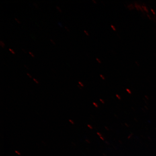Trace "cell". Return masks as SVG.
I'll return each mask as SVG.
<instances>
[{
  "label": "cell",
  "mask_w": 156,
  "mask_h": 156,
  "mask_svg": "<svg viewBox=\"0 0 156 156\" xmlns=\"http://www.w3.org/2000/svg\"><path fill=\"white\" fill-rule=\"evenodd\" d=\"M0 45H1V47L2 48H5V43L4 42L2 41H0Z\"/></svg>",
  "instance_id": "obj_1"
},
{
  "label": "cell",
  "mask_w": 156,
  "mask_h": 156,
  "mask_svg": "<svg viewBox=\"0 0 156 156\" xmlns=\"http://www.w3.org/2000/svg\"><path fill=\"white\" fill-rule=\"evenodd\" d=\"M56 9H57L58 10L59 12H60L62 13V10L58 6H56Z\"/></svg>",
  "instance_id": "obj_2"
},
{
  "label": "cell",
  "mask_w": 156,
  "mask_h": 156,
  "mask_svg": "<svg viewBox=\"0 0 156 156\" xmlns=\"http://www.w3.org/2000/svg\"><path fill=\"white\" fill-rule=\"evenodd\" d=\"M79 85L80 86H81V87H83L84 86V85L83 84V83L80 81H79Z\"/></svg>",
  "instance_id": "obj_3"
},
{
  "label": "cell",
  "mask_w": 156,
  "mask_h": 156,
  "mask_svg": "<svg viewBox=\"0 0 156 156\" xmlns=\"http://www.w3.org/2000/svg\"><path fill=\"white\" fill-rule=\"evenodd\" d=\"M93 104L96 108H98V105L97 103H96L93 102Z\"/></svg>",
  "instance_id": "obj_4"
},
{
  "label": "cell",
  "mask_w": 156,
  "mask_h": 156,
  "mask_svg": "<svg viewBox=\"0 0 156 156\" xmlns=\"http://www.w3.org/2000/svg\"><path fill=\"white\" fill-rule=\"evenodd\" d=\"M9 50L11 52L12 54L14 55L15 54V52L14 51H13L12 49L9 48Z\"/></svg>",
  "instance_id": "obj_5"
},
{
  "label": "cell",
  "mask_w": 156,
  "mask_h": 156,
  "mask_svg": "<svg viewBox=\"0 0 156 156\" xmlns=\"http://www.w3.org/2000/svg\"><path fill=\"white\" fill-rule=\"evenodd\" d=\"M15 153H16L18 155H21V154L19 151H15Z\"/></svg>",
  "instance_id": "obj_6"
},
{
  "label": "cell",
  "mask_w": 156,
  "mask_h": 156,
  "mask_svg": "<svg viewBox=\"0 0 156 156\" xmlns=\"http://www.w3.org/2000/svg\"><path fill=\"white\" fill-rule=\"evenodd\" d=\"M33 80H34V81L35 82V83L38 84L39 82L37 80H36V79H35V78H33Z\"/></svg>",
  "instance_id": "obj_7"
},
{
  "label": "cell",
  "mask_w": 156,
  "mask_h": 156,
  "mask_svg": "<svg viewBox=\"0 0 156 156\" xmlns=\"http://www.w3.org/2000/svg\"><path fill=\"white\" fill-rule=\"evenodd\" d=\"M87 126L88 127L90 128V129H93V126H91L90 124H87Z\"/></svg>",
  "instance_id": "obj_8"
},
{
  "label": "cell",
  "mask_w": 156,
  "mask_h": 156,
  "mask_svg": "<svg viewBox=\"0 0 156 156\" xmlns=\"http://www.w3.org/2000/svg\"><path fill=\"white\" fill-rule=\"evenodd\" d=\"M142 7H143V8L144 9V10H145L146 12H148V9L146 7L144 6H142Z\"/></svg>",
  "instance_id": "obj_9"
},
{
  "label": "cell",
  "mask_w": 156,
  "mask_h": 156,
  "mask_svg": "<svg viewBox=\"0 0 156 156\" xmlns=\"http://www.w3.org/2000/svg\"><path fill=\"white\" fill-rule=\"evenodd\" d=\"M126 91H127L128 93L129 94H132L131 91H130V90L129 89H126Z\"/></svg>",
  "instance_id": "obj_10"
},
{
  "label": "cell",
  "mask_w": 156,
  "mask_h": 156,
  "mask_svg": "<svg viewBox=\"0 0 156 156\" xmlns=\"http://www.w3.org/2000/svg\"><path fill=\"white\" fill-rule=\"evenodd\" d=\"M116 96L117 98L119 99V100H121V98L119 95L118 94H116Z\"/></svg>",
  "instance_id": "obj_11"
},
{
  "label": "cell",
  "mask_w": 156,
  "mask_h": 156,
  "mask_svg": "<svg viewBox=\"0 0 156 156\" xmlns=\"http://www.w3.org/2000/svg\"><path fill=\"white\" fill-rule=\"evenodd\" d=\"M15 19L16 21V22L18 23V24H21V23L20 21L18 19H17L16 18H15Z\"/></svg>",
  "instance_id": "obj_12"
},
{
  "label": "cell",
  "mask_w": 156,
  "mask_h": 156,
  "mask_svg": "<svg viewBox=\"0 0 156 156\" xmlns=\"http://www.w3.org/2000/svg\"><path fill=\"white\" fill-rule=\"evenodd\" d=\"M69 121L72 124L74 125V124H75V122H74L73 121V120H72L71 119H69Z\"/></svg>",
  "instance_id": "obj_13"
},
{
  "label": "cell",
  "mask_w": 156,
  "mask_h": 156,
  "mask_svg": "<svg viewBox=\"0 0 156 156\" xmlns=\"http://www.w3.org/2000/svg\"><path fill=\"white\" fill-rule=\"evenodd\" d=\"M99 101L100 102L102 103L103 104H104L105 103V101L103 100L102 99L100 98L99 99Z\"/></svg>",
  "instance_id": "obj_14"
},
{
  "label": "cell",
  "mask_w": 156,
  "mask_h": 156,
  "mask_svg": "<svg viewBox=\"0 0 156 156\" xmlns=\"http://www.w3.org/2000/svg\"><path fill=\"white\" fill-rule=\"evenodd\" d=\"M133 133H130L129 135L128 136V139H129V138H131L132 137V136H133Z\"/></svg>",
  "instance_id": "obj_15"
},
{
  "label": "cell",
  "mask_w": 156,
  "mask_h": 156,
  "mask_svg": "<svg viewBox=\"0 0 156 156\" xmlns=\"http://www.w3.org/2000/svg\"><path fill=\"white\" fill-rule=\"evenodd\" d=\"M50 41L51 42L52 44H53L54 45H56L54 41L52 40V39H50Z\"/></svg>",
  "instance_id": "obj_16"
},
{
  "label": "cell",
  "mask_w": 156,
  "mask_h": 156,
  "mask_svg": "<svg viewBox=\"0 0 156 156\" xmlns=\"http://www.w3.org/2000/svg\"><path fill=\"white\" fill-rule=\"evenodd\" d=\"M29 54L30 55L32 56V57L34 58V54H33L32 52H31L30 51H29Z\"/></svg>",
  "instance_id": "obj_17"
},
{
  "label": "cell",
  "mask_w": 156,
  "mask_h": 156,
  "mask_svg": "<svg viewBox=\"0 0 156 156\" xmlns=\"http://www.w3.org/2000/svg\"><path fill=\"white\" fill-rule=\"evenodd\" d=\"M27 75L30 78V79H32V76H31L30 74L29 73H27Z\"/></svg>",
  "instance_id": "obj_18"
},
{
  "label": "cell",
  "mask_w": 156,
  "mask_h": 156,
  "mask_svg": "<svg viewBox=\"0 0 156 156\" xmlns=\"http://www.w3.org/2000/svg\"><path fill=\"white\" fill-rule=\"evenodd\" d=\"M111 27H112V28L113 29V30H114V31L116 30V29L115 28L114 26H113V25H111Z\"/></svg>",
  "instance_id": "obj_19"
},
{
  "label": "cell",
  "mask_w": 156,
  "mask_h": 156,
  "mask_svg": "<svg viewBox=\"0 0 156 156\" xmlns=\"http://www.w3.org/2000/svg\"><path fill=\"white\" fill-rule=\"evenodd\" d=\"M65 28L66 29V30H67V31H68V32H70L69 29L68 28V27L67 26L65 27Z\"/></svg>",
  "instance_id": "obj_20"
},
{
  "label": "cell",
  "mask_w": 156,
  "mask_h": 156,
  "mask_svg": "<svg viewBox=\"0 0 156 156\" xmlns=\"http://www.w3.org/2000/svg\"><path fill=\"white\" fill-rule=\"evenodd\" d=\"M100 77H101V78H102V80H105V78L104 76H103L102 75H100Z\"/></svg>",
  "instance_id": "obj_21"
},
{
  "label": "cell",
  "mask_w": 156,
  "mask_h": 156,
  "mask_svg": "<svg viewBox=\"0 0 156 156\" xmlns=\"http://www.w3.org/2000/svg\"><path fill=\"white\" fill-rule=\"evenodd\" d=\"M97 135L99 136H102V134L100 133L97 132Z\"/></svg>",
  "instance_id": "obj_22"
},
{
  "label": "cell",
  "mask_w": 156,
  "mask_h": 156,
  "mask_svg": "<svg viewBox=\"0 0 156 156\" xmlns=\"http://www.w3.org/2000/svg\"><path fill=\"white\" fill-rule=\"evenodd\" d=\"M96 60H97V61L99 63H101V62L100 61V60H99V58H96Z\"/></svg>",
  "instance_id": "obj_23"
},
{
  "label": "cell",
  "mask_w": 156,
  "mask_h": 156,
  "mask_svg": "<svg viewBox=\"0 0 156 156\" xmlns=\"http://www.w3.org/2000/svg\"><path fill=\"white\" fill-rule=\"evenodd\" d=\"M151 11L153 13L154 15L155 14V12L154 10H153V9H151Z\"/></svg>",
  "instance_id": "obj_24"
},
{
  "label": "cell",
  "mask_w": 156,
  "mask_h": 156,
  "mask_svg": "<svg viewBox=\"0 0 156 156\" xmlns=\"http://www.w3.org/2000/svg\"><path fill=\"white\" fill-rule=\"evenodd\" d=\"M58 25H59V26L60 27H61V28H62V27H62V24L61 23H58Z\"/></svg>",
  "instance_id": "obj_25"
},
{
  "label": "cell",
  "mask_w": 156,
  "mask_h": 156,
  "mask_svg": "<svg viewBox=\"0 0 156 156\" xmlns=\"http://www.w3.org/2000/svg\"><path fill=\"white\" fill-rule=\"evenodd\" d=\"M84 32L85 33V34H86V35H87V36H89V34H88V33L87 32V31L86 30H84Z\"/></svg>",
  "instance_id": "obj_26"
},
{
  "label": "cell",
  "mask_w": 156,
  "mask_h": 156,
  "mask_svg": "<svg viewBox=\"0 0 156 156\" xmlns=\"http://www.w3.org/2000/svg\"><path fill=\"white\" fill-rule=\"evenodd\" d=\"M34 4L35 6L36 7V8H38V6L37 5L36 3H34Z\"/></svg>",
  "instance_id": "obj_27"
},
{
  "label": "cell",
  "mask_w": 156,
  "mask_h": 156,
  "mask_svg": "<svg viewBox=\"0 0 156 156\" xmlns=\"http://www.w3.org/2000/svg\"><path fill=\"white\" fill-rule=\"evenodd\" d=\"M22 50L26 54L27 53V51L24 49H22Z\"/></svg>",
  "instance_id": "obj_28"
},
{
  "label": "cell",
  "mask_w": 156,
  "mask_h": 156,
  "mask_svg": "<svg viewBox=\"0 0 156 156\" xmlns=\"http://www.w3.org/2000/svg\"><path fill=\"white\" fill-rule=\"evenodd\" d=\"M100 138L101 140H104V138H103V136H100Z\"/></svg>",
  "instance_id": "obj_29"
},
{
  "label": "cell",
  "mask_w": 156,
  "mask_h": 156,
  "mask_svg": "<svg viewBox=\"0 0 156 156\" xmlns=\"http://www.w3.org/2000/svg\"><path fill=\"white\" fill-rule=\"evenodd\" d=\"M105 128L107 130H109L108 128V127H106V126H105Z\"/></svg>",
  "instance_id": "obj_30"
},
{
  "label": "cell",
  "mask_w": 156,
  "mask_h": 156,
  "mask_svg": "<svg viewBox=\"0 0 156 156\" xmlns=\"http://www.w3.org/2000/svg\"><path fill=\"white\" fill-rule=\"evenodd\" d=\"M24 66L25 68H27V69H28V68L27 67V66L25 65Z\"/></svg>",
  "instance_id": "obj_31"
},
{
  "label": "cell",
  "mask_w": 156,
  "mask_h": 156,
  "mask_svg": "<svg viewBox=\"0 0 156 156\" xmlns=\"http://www.w3.org/2000/svg\"><path fill=\"white\" fill-rule=\"evenodd\" d=\"M125 125L126 126H127L128 127H129V126H128V125L127 124H126V123H125Z\"/></svg>",
  "instance_id": "obj_32"
},
{
  "label": "cell",
  "mask_w": 156,
  "mask_h": 156,
  "mask_svg": "<svg viewBox=\"0 0 156 156\" xmlns=\"http://www.w3.org/2000/svg\"><path fill=\"white\" fill-rule=\"evenodd\" d=\"M78 87H79L80 88V89H81V86H80L78 85Z\"/></svg>",
  "instance_id": "obj_33"
}]
</instances>
